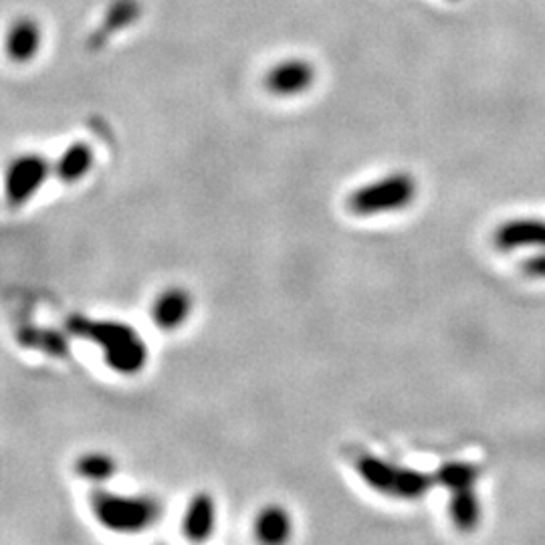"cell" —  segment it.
I'll return each mask as SVG.
<instances>
[{"mask_svg":"<svg viewBox=\"0 0 545 545\" xmlns=\"http://www.w3.org/2000/svg\"><path fill=\"white\" fill-rule=\"evenodd\" d=\"M69 334L83 338L103 352L107 368L120 376H136L148 364V346L136 327L124 321L89 319L75 315L67 323Z\"/></svg>","mask_w":545,"mask_h":545,"instance_id":"cell-1","label":"cell"},{"mask_svg":"<svg viewBox=\"0 0 545 545\" xmlns=\"http://www.w3.org/2000/svg\"><path fill=\"white\" fill-rule=\"evenodd\" d=\"M93 519L107 531L136 535L150 531L164 515L162 503L152 495L116 493L95 489L89 497Z\"/></svg>","mask_w":545,"mask_h":545,"instance_id":"cell-2","label":"cell"},{"mask_svg":"<svg viewBox=\"0 0 545 545\" xmlns=\"http://www.w3.org/2000/svg\"><path fill=\"white\" fill-rule=\"evenodd\" d=\"M416 198V180L406 172H392L368 180L346 196V208L358 218L392 214L408 208Z\"/></svg>","mask_w":545,"mask_h":545,"instance_id":"cell-3","label":"cell"},{"mask_svg":"<svg viewBox=\"0 0 545 545\" xmlns=\"http://www.w3.org/2000/svg\"><path fill=\"white\" fill-rule=\"evenodd\" d=\"M354 467L366 487L392 499L416 501L422 499L432 485H436L434 475L398 467L376 455H362Z\"/></svg>","mask_w":545,"mask_h":545,"instance_id":"cell-4","label":"cell"},{"mask_svg":"<svg viewBox=\"0 0 545 545\" xmlns=\"http://www.w3.org/2000/svg\"><path fill=\"white\" fill-rule=\"evenodd\" d=\"M53 176V164L39 152H27L11 160L5 174V196L13 208L33 200Z\"/></svg>","mask_w":545,"mask_h":545,"instance_id":"cell-5","label":"cell"},{"mask_svg":"<svg viewBox=\"0 0 545 545\" xmlns=\"http://www.w3.org/2000/svg\"><path fill=\"white\" fill-rule=\"evenodd\" d=\"M192 295L182 287H168L156 295L150 307L152 323L160 332H176L192 313Z\"/></svg>","mask_w":545,"mask_h":545,"instance_id":"cell-6","label":"cell"},{"mask_svg":"<svg viewBox=\"0 0 545 545\" xmlns=\"http://www.w3.org/2000/svg\"><path fill=\"white\" fill-rule=\"evenodd\" d=\"M216 501L208 491H198L190 497L182 515V535L188 541H208L216 529Z\"/></svg>","mask_w":545,"mask_h":545,"instance_id":"cell-7","label":"cell"},{"mask_svg":"<svg viewBox=\"0 0 545 545\" xmlns=\"http://www.w3.org/2000/svg\"><path fill=\"white\" fill-rule=\"evenodd\" d=\"M493 243L499 251L545 247V221L543 218H515V221H507L495 231Z\"/></svg>","mask_w":545,"mask_h":545,"instance_id":"cell-8","label":"cell"},{"mask_svg":"<svg viewBox=\"0 0 545 545\" xmlns=\"http://www.w3.org/2000/svg\"><path fill=\"white\" fill-rule=\"evenodd\" d=\"M315 79V71L309 63L293 59V61H285L277 67H273L267 77H265V85L271 93L281 95V97H289V95H299L305 89H309L313 85Z\"/></svg>","mask_w":545,"mask_h":545,"instance_id":"cell-9","label":"cell"},{"mask_svg":"<svg viewBox=\"0 0 545 545\" xmlns=\"http://www.w3.org/2000/svg\"><path fill=\"white\" fill-rule=\"evenodd\" d=\"M253 535L265 545H279L289 541L293 535L291 513L279 503H269L261 507L253 519Z\"/></svg>","mask_w":545,"mask_h":545,"instance_id":"cell-10","label":"cell"},{"mask_svg":"<svg viewBox=\"0 0 545 545\" xmlns=\"http://www.w3.org/2000/svg\"><path fill=\"white\" fill-rule=\"evenodd\" d=\"M95 164L93 148L85 142H73L67 146L61 156L53 162V178H57L61 184L73 186L79 184L89 176Z\"/></svg>","mask_w":545,"mask_h":545,"instance_id":"cell-11","label":"cell"},{"mask_svg":"<svg viewBox=\"0 0 545 545\" xmlns=\"http://www.w3.org/2000/svg\"><path fill=\"white\" fill-rule=\"evenodd\" d=\"M142 13V7L138 0H116V3L109 7L103 23L99 29H95V33L89 37L87 45L89 49H101L109 37H112L114 33H118L120 29L132 25Z\"/></svg>","mask_w":545,"mask_h":545,"instance_id":"cell-12","label":"cell"},{"mask_svg":"<svg viewBox=\"0 0 545 545\" xmlns=\"http://www.w3.org/2000/svg\"><path fill=\"white\" fill-rule=\"evenodd\" d=\"M449 513H451V521L455 523L457 529L473 531L481 521V503L477 499L475 487L453 491L451 503H449Z\"/></svg>","mask_w":545,"mask_h":545,"instance_id":"cell-13","label":"cell"},{"mask_svg":"<svg viewBox=\"0 0 545 545\" xmlns=\"http://www.w3.org/2000/svg\"><path fill=\"white\" fill-rule=\"evenodd\" d=\"M73 469L79 479L99 485L109 481L118 473V463L107 453H85L75 461Z\"/></svg>","mask_w":545,"mask_h":545,"instance_id":"cell-14","label":"cell"},{"mask_svg":"<svg viewBox=\"0 0 545 545\" xmlns=\"http://www.w3.org/2000/svg\"><path fill=\"white\" fill-rule=\"evenodd\" d=\"M39 45H41V33H39L37 23L23 19L13 27L7 47H9V55L15 61L25 63L37 55Z\"/></svg>","mask_w":545,"mask_h":545,"instance_id":"cell-15","label":"cell"},{"mask_svg":"<svg viewBox=\"0 0 545 545\" xmlns=\"http://www.w3.org/2000/svg\"><path fill=\"white\" fill-rule=\"evenodd\" d=\"M479 467L473 463H461V461H451L441 465L434 473L436 485L445 487L447 491H461V489H471L479 481Z\"/></svg>","mask_w":545,"mask_h":545,"instance_id":"cell-16","label":"cell"},{"mask_svg":"<svg viewBox=\"0 0 545 545\" xmlns=\"http://www.w3.org/2000/svg\"><path fill=\"white\" fill-rule=\"evenodd\" d=\"M521 271L533 279H545V253L533 255L521 263Z\"/></svg>","mask_w":545,"mask_h":545,"instance_id":"cell-17","label":"cell"}]
</instances>
